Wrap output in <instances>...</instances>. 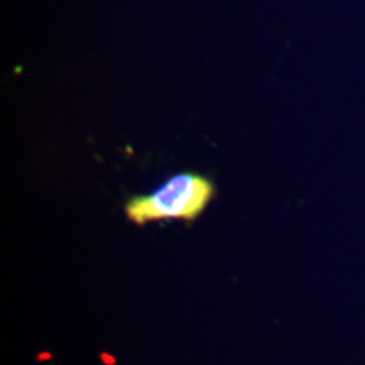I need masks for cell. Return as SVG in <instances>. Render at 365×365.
I'll return each mask as SVG.
<instances>
[{
    "label": "cell",
    "mask_w": 365,
    "mask_h": 365,
    "mask_svg": "<svg viewBox=\"0 0 365 365\" xmlns=\"http://www.w3.org/2000/svg\"><path fill=\"white\" fill-rule=\"evenodd\" d=\"M215 196V185L198 173L171 176L148 195H135L125 202L124 212L135 225L161 220L193 222Z\"/></svg>",
    "instance_id": "1"
}]
</instances>
